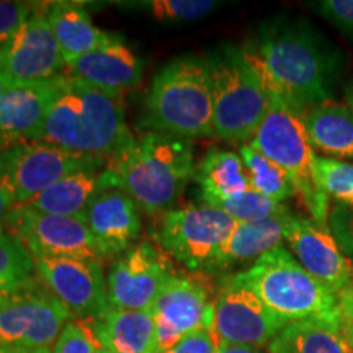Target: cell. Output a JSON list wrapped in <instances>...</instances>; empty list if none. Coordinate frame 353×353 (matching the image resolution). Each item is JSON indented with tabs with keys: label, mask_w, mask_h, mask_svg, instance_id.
<instances>
[{
	"label": "cell",
	"mask_w": 353,
	"mask_h": 353,
	"mask_svg": "<svg viewBox=\"0 0 353 353\" xmlns=\"http://www.w3.org/2000/svg\"><path fill=\"white\" fill-rule=\"evenodd\" d=\"M57 81L59 77L6 87L0 95V141L7 149L41 139Z\"/></svg>",
	"instance_id": "18"
},
{
	"label": "cell",
	"mask_w": 353,
	"mask_h": 353,
	"mask_svg": "<svg viewBox=\"0 0 353 353\" xmlns=\"http://www.w3.org/2000/svg\"><path fill=\"white\" fill-rule=\"evenodd\" d=\"M291 211L281 210L275 216L267 219L252 221V223H237L226 244L219 249L208 273H219L236 265L257 260L270 250L276 249L285 241L286 226L291 218Z\"/></svg>",
	"instance_id": "21"
},
{
	"label": "cell",
	"mask_w": 353,
	"mask_h": 353,
	"mask_svg": "<svg viewBox=\"0 0 353 353\" xmlns=\"http://www.w3.org/2000/svg\"><path fill=\"white\" fill-rule=\"evenodd\" d=\"M34 7L32 3L0 0V54L30 19Z\"/></svg>",
	"instance_id": "34"
},
{
	"label": "cell",
	"mask_w": 353,
	"mask_h": 353,
	"mask_svg": "<svg viewBox=\"0 0 353 353\" xmlns=\"http://www.w3.org/2000/svg\"><path fill=\"white\" fill-rule=\"evenodd\" d=\"M44 10L65 64L99 50L112 38V33L95 26L92 17L81 3L54 2L48 3Z\"/></svg>",
	"instance_id": "24"
},
{
	"label": "cell",
	"mask_w": 353,
	"mask_h": 353,
	"mask_svg": "<svg viewBox=\"0 0 353 353\" xmlns=\"http://www.w3.org/2000/svg\"><path fill=\"white\" fill-rule=\"evenodd\" d=\"M285 241L304 270L334 293L339 294L353 285V263L343 255L329 228H322L303 216L291 214Z\"/></svg>",
	"instance_id": "17"
},
{
	"label": "cell",
	"mask_w": 353,
	"mask_h": 353,
	"mask_svg": "<svg viewBox=\"0 0 353 353\" xmlns=\"http://www.w3.org/2000/svg\"><path fill=\"white\" fill-rule=\"evenodd\" d=\"M39 283L33 255L19 239L8 232H0V299Z\"/></svg>",
	"instance_id": "28"
},
{
	"label": "cell",
	"mask_w": 353,
	"mask_h": 353,
	"mask_svg": "<svg viewBox=\"0 0 353 353\" xmlns=\"http://www.w3.org/2000/svg\"><path fill=\"white\" fill-rule=\"evenodd\" d=\"M312 149L335 161H353V112L345 103L329 100L303 114Z\"/></svg>",
	"instance_id": "25"
},
{
	"label": "cell",
	"mask_w": 353,
	"mask_h": 353,
	"mask_svg": "<svg viewBox=\"0 0 353 353\" xmlns=\"http://www.w3.org/2000/svg\"><path fill=\"white\" fill-rule=\"evenodd\" d=\"M218 6L219 3L214 0H148L139 3V7L154 20L164 23L198 21L214 12Z\"/></svg>",
	"instance_id": "31"
},
{
	"label": "cell",
	"mask_w": 353,
	"mask_h": 353,
	"mask_svg": "<svg viewBox=\"0 0 353 353\" xmlns=\"http://www.w3.org/2000/svg\"><path fill=\"white\" fill-rule=\"evenodd\" d=\"M145 128L183 139L210 138L213 95L205 56L185 54L156 74L144 99Z\"/></svg>",
	"instance_id": "4"
},
{
	"label": "cell",
	"mask_w": 353,
	"mask_h": 353,
	"mask_svg": "<svg viewBox=\"0 0 353 353\" xmlns=\"http://www.w3.org/2000/svg\"><path fill=\"white\" fill-rule=\"evenodd\" d=\"M195 169L192 141L156 131L134 138L107 162L112 187L128 193L149 214L172 210Z\"/></svg>",
	"instance_id": "3"
},
{
	"label": "cell",
	"mask_w": 353,
	"mask_h": 353,
	"mask_svg": "<svg viewBox=\"0 0 353 353\" xmlns=\"http://www.w3.org/2000/svg\"><path fill=\"white\" fill-rule=\"evenodd\" d=\"M6 232L19 239L33 257L100 260L99 245L83 221L41 213L30 206H13Z\"/></svg>",
	"instance_id": "10"
},
{
	"label": "cell",
	"mask_w": 353,
	"mask_h": 353,
	"mask_svg": "<svg viewBox=\"0 0 353 353\" xmlns=\"http://www.w3.org/2000/svg\"><path fill=\"white\" fill-rule=\"evenodd\" d=\"M156 322V353H164L187 335L213 329L214 299L201 278L175 273L151 307Z\"/></svg>",
	"instance_id": "11"
},
{
	"label": "cell",
	"mask_w": 353,
	"mask_h": 353,
	"mask_svg": "<svg viewBox=\"0 0 353 353\" xmlns=\"http://www.w3.org/2000/svg\"><path fill=\"white\" fill-rule=\"evenodd\" d=\"M0 353H51V348H25V347H0Z\"/></svg>",
	"instance_id": "41"
},
{
	"label": "cell",
	"mask_w": 353,
	"mask_h": 353,
	"mask_svg": "<svg viewBox=\"0 0 353 353\" xmlns=\"http://www.w3.org/2000/svg\"><path fill=\"white\" fill-rule=\"evenodd\" d=\"M239 156L244 162L250 188L259 195L276 203H283L296 195V188L288 174L249 143L241 144Z\"/></svg>",
	"instance_id": "29"
},
{
	"label": "cell",
	"mask_w": 353,
	"mask_h": 353,
	"mask_svg": "<svg viewBox=\"0 0 353 353\" xmlns=\"http://www.w3.org/2000/svg\"><path fill=\"white\" fill-rule=\"evenodd\" d=\"M175 273L169 255L156 242H138L110 265L107 273L110 307L151 311L162 286Z\"/></svg>",
	"instance_id": "12"
},
{
	"label": "cell",
	"mask_w": 353,
	"mask_h": 353,
	"mask_svg": "<svg viewBox=\"0 0 353 353\" xmlns=\"http://www.w3.org/2000/svg\"><path fill=\"white\" fill-rule=\"evenodd\" d=\"M312 8L335 28L353 38V0H321L312 3Z\"/></svg>",
	"instance_id": "36"
},
{
	"label": "cell",
	"mask_w": 353,
	"mask_h": 353,
	"mask_svg": "<svg viewBox=\"0 0 353 353\" xmlns=\"http://www.w3.org/2000/svg\"><path fill=\"white\" fill-rule=\"evenodd\" d=\"M39 141L108 161L128 148L134 136L126 125L123 95L63 74Z\"/></svg>",
	"instance_id": "2"
},
{
	"label": "cell",
	"mask_w": 353,
	"mask_h": 353,
	"mask_svg": "<svg viewBox=\"0 0 353 353\" xmlns=\"http://www.w3.org/2000/svg\"><path fill=\"white\" fill-rule=\"evenodd\" d=\"M99 353H110V352H107V350H100Z\"/></svg>",
	"instance_id": "45"
},
{
	"label": "cell",
	"mask_w": 353,
	"mask_h": 353,
	"mask_svg": "<svg viewBox=\"0 0 353 353\" xmlns=\"http://www.w3.org/2000/svg\"><path fill=\"white\" fill-rule=\"evenodd\" d=\"M218 350V337L213 329H203L182 339L164 353H216Z\"/></svg>",
	"instance_id": "37"
},
{
	"label": "cell",
	"mask_w": 353,
	"mask_h": 353,
	"mask_svg": "<svg viewBox=\"0 0 353 353\" xmlns=\"http://www.w3.org/2000/svg\"><path fill=\"white\" fill-rule=\"evenodd\" d=\"M270 353H353L337 314L286 324L268 345Z\"/></svg>",
	"instance_id": "26"
},
{
	"label": "cell",
	"mask_w": 353,
	"mask_h": 353,
	"mask_svg": "<svg viewBox=\"0 0 353 353\" xmlns=\"http://www.w3.org/2000/svg\"><path fill=\"white\" fill-rule=\"evenodd\" d=\"M6 87H7V82H6V77H3L2 68H0V95L3 94V90H6Z\"/></svg>",
	"instance_id": "43"
},
{
	"label": "cell",
	"mask_w": 353,
	"mask_h": 353,
	"mask_svg": "<svg viewBox=\"0 0 353 353\" xmlns=\"http://www.w3.org/2000/svg\"><path fill=\"white\" fill-rule=\"evenodd\" d=\"M327 226L343 255L353 263V208L352 206H330Z\"/></svg>",
	"instance_id": "35"
},
{
	"label": "cell",
	"mask_w": 353,
	"mask_h": 353,
	"mask_svg": "<svg viewBox=\"0 0 353 353\" xmlns=\"http://www.w3.org/2000/svg\"><path fill=\"white\" fill-rule=\"evenodd\" d=\"M108 188L113 187L107 165L101 169L79 170L51 185L26 206L46 214L64 216L85 223L90 203L95 200L97 195Z\"/></svg>",
	"instance_id": "22"
},
{
	"label": "cell",
	"mask_w": 353,
	"mask_h": 353,
	"mask_svg": "<svg viewBox=\"0 0 353 353\" xmlns=\"http://www.w3.org/2000/svg\"><path fill=\"white\" fill-rule=\"evenodd\" d=\"M38 280L74 319H95L110 307L100 260L33 257Z\"/></svg>",
	"instance_id": "14"
},
{
	"label": "cell",
	"mask_w": 353,
	"mask_h": 353,
	"mask_svg": "<svg viewBox=\"0 0 353 353\" xmlns=\"http://www.w3.org/2000/svg\"><path fill=\"white\" fill-rule=\"evenodd\" d=\"M214 208L224 211L237 223H252V221L267 219L270 216H275L285 208V205L268 200V198L259 195L254 190H247L241 195L221 201Z\"/></svg>",
	"instance_id": "32"
},
{
	"label": "cell",
	"mask_w": 353,
	"mask_h": 353,
	"mask_svg": "<svg viewBox=\"0 0 353 353\" xmlns=\"http://www.w3.org/2000/svg\"><path fill=\"white\" fill-rule=\"evenodd\" d=\"M90 322L103 350L110 353H156V322L151 311L108 307Z\"/></svg>",
	"instance_id": "23"
},
{
	"label": "cell",
	"mask_w": 353,
	"mask_h": 353,
	"mask_svg": "<svg viewBox=\"0 0 353 353\" xmlns=\"http://www.w3.org/2000/svg\"><path fill=\"white\" fill-rule=\"evenodd\" d=\"M3 151H7V145L0 141V152H3Z\"/></svg>",
	"instance_id": "44"
},
{
	"label": "cell",
	"mask_w": 353,
	"mask_h": 353,
	"mask_svg": "<svg viewBox=\"0 0 353 353\" xmlns=\"http://www.w3.org/2000/svg\"><path fill=\"white\" fill-rule=\"evenodd\" d=\"M347 105L350 107V110L353 112V81L350 83V87H348V90H347Z\"/></svg>",
	"instance_id": "42"
},
{
	"label": "cell",
	"mask_w": 353,
	"mask_h": 353,
	"mask_svg": "<svg viewBox=\"0 0 353 353\" xmlns=\"http://www.w3.org/2000/svg\"><path fill=\"white\" fill-rule=\"evenodd\" d=\"M249 144L288 174L312 221L329 228L330 200L316 187L312 169L316 152L309 141L303 114L294 112L283 100L270 97L267 113Z\"/></svg>",
	"instance_id": "7"
},
{
	"label": "cell",
	"mask_w": 353,
	"mask_h": 353,
	"mask_svg": "<svg viewBox=\"0 0 353 353\" xmlns=\"http://www.w3.org/2000/svg\"><path fill=\"white\" fill-rule=\"evenodd\" d=\"M0 68L7 85L51 81L63 76L65 61L44 7H34L30 19L0 54Z\"/></svg>",
	"instance_id": "16"
},
{
	"label": "cell",
	"mask_w": 353,
	"mask_h": 353,
	"mask_svg": "<svg viewBox=\"0 0 353 353\" xmlns=\"http://www.w3.org/2000/svg\"><path fill=\"white\" fill-rule=\"evenodd\" d=\"M285 325L237 275L224 278L214 298L213 330L219 341L268 347Z\"/></svg>",
	"instance_id": "15"
},
{
	"label": "cell",
	"mask_w": 353,
	"mask_h": 353,
	"mask_svg": "<svg viewBox=\"0 0 353 353\" xmlns=\"http://www.w3.org/2000/svg\"><path fill=\"white\" fill-rule=\"evenodd\" d=\"M64 74L92 87L123 95L143 82L144 63L121 37L112 34L110 41L99 50L65 64Z\"/></svg>",
	"instance_id": "20"
},
{
	"label": "cell",
	"mask_w": 353,
	"mask_h": 353,
	"mask_svg": "<svg viewBox=\"0 0 353 353\" xmlns=\"http://www.w3.org/2000/svg\"><path fill=\"white\" fill-rule=\"evenodd\" d=\"M216 353H263L257 347L250 345H237V343H229L218 339V350Z\"/></svg>",
	"instance_id": "39"
},
{
	"label": "cell",
	"mask_w": 353,
	"mask_h": 353,
	"mask_svg": "<svg viewBox=\"0 0 353 353\" xmlns=\"http://www.w3.org/2000/svg\"><path fill=\"white\" fill-rule=\"evenodd\" d=\"M156 244L192 273H208L237 221L214 206L188 205L156 214Z\"/></svg>",
	"instance_id": "8"
},
{
	"label": "cell",
	"mask_w": 353,
	"mask_h": 353,
	"mask_svg": "<svg viewBox=\"0 0 353 353\" xmlns=\"http://www.w3.org/2000/svg\"><path fill=\"white\" fill-rule=\"evenodd\" d=\"M337 322L343 337L353 348V285L337 294Z\"/></svg>",
	"instance_id": "38"
},
{
	"label": "cell",
	"mask_w": 353,
	"mask_h": 353,
	"mask_svg": "<svg viewBox=\"0 0 353 353\" xmlns=\"http://www.w3.org/2000/svg\"><path fill=\"white\" fill-rule=\"evenodd\" d=\"M193 180L200 188L203 203L210 206L252 190L239 154L223 149H210L205 154L196 164Z\"/></svg>",
	"instance_id": "27"
},
{
	"label": "cell",
	"mask_w": 353,
	"mask_h": 353,
	"mask_svg": "<svg viewBox=\"0 0 353 353\" xmlns=\"http://www.w3.org/2000/svg\"><path fill=\"white\" fill-rule=\"evenodd\" d=\"M100 350L103 347L97 339L90 319H70L56 339L51 353H99Z\"/></svg>",
	"instance_id": "33"
},
{
	"label": "cell",
	"mask_w": 353,
	"mask_h": 353,
	"mask_svg": "<svg viewBox=\"0 0 353 353\" xmlns=\"http://www.w3.org/2000/svg\"><path fill=\"white\" fill-rule=\"evenodd\" d=\"M69 311L39 283L0 299V347L52 348Z\"/></svg>",
	"instance_id": "13"
},
{
	"label": "cell",
	"mask_w": 353,
	"mask_h": 353,
	"mask_svg": "<svg viewBox=\"0 0 353 353\" xmlns=\"http://www.w3.org/2000/svg\"><path fill=\"white\" fill-rule=\"evenodd\" d=\"M236 275L286 324L337 314V293L304 270L283 245Z\"/></svg>",
	"instance_id": "6"
},
{
	"label": "cell",
	"mask_w": 353,
	"mask_h": 353,
	"mask_svg": "<svg viewBox=\"0 0 353 353\" xmlns=\"http://www.w3.org/2000/svg\"><path fill=\"white\" fill-rule=\"evenodd\" d=\"M206 57L213 95V132L226 143L252 139L270 103L262 79L236 44H219Z\"/></svg>",
	"instance_id": "5"
},
{
	"label": "cell",
	"mask_w": 353,
	"mask_h": 353,
	"mask_svg": "<svg viewBox=\"0 0 353 353\" xmlns=\"http://www.w3.org/2000/svg\"><path fill=\"white\" fill-rule=\"evenodd\" d=\"M314 182L321 193H324L335 205L353 208V162L335 159L314 157Z\"/></svg>",
	"instance_id": "30"
},
{
	"label": "cell",
	"mask_w": 353,
	"mask_h": 353,
	"mask_svg": "<svg viewBox=\"0 0 353 353\" xmlns=\"http://www.w3.org/2000/svg\"><path fill=\"white\" fill-rule=\"evenodd\" d=\"M13 206L15 205H13L12 198L8 196V193L0 185V232H6V218Z\"/></svg>",
	"instance_id": "40"
},
{
	"label": "cell",
	"mask_w": 353,
	"mask_h": 353,
	"mask_svg": "<svg viewBox=\"0 0 353 353\" xmlns=\"http://www.w3.org/2000/svg\"><path fill=\"white\" fill-rule=\"evenodd\" d=\"M85 224L103 259H117L138 244L143 232L139 206L118 188L103 190L87 210Z\"/></svg>",
	"instance_id": "19"
},
{
	"label": "cell",
	"mask_w": 353,
	"mask_h": 353,
	"mask_svg": "<svg viewBox=\"0 0 353 353\" xmlns=\"http://www.w3.org/2000/svg\"><path fill=\"white\" fill-rule=\"evenodd\" d=\"M107 159L65 151L44 141L17 144L0 152V185L13 205H28L33 198L64 176L85 169H101Z\"/></svg>",
	"instance_id": "9"
},
{
	"label": "cell",
	"mask_w": 353,
	"mask_h": 353,
	"mask_svg": "<svg viewBox=\"0 0 353 353\" xmlns=\"http://www.w3.org/2000/svg\"><path fill=\"white\" fill-rule=\"evenodd\" d=\"M242 50L268 95L283 100L299 114L332 100L339 56L309 25L268 21Z\"/></svg>",
	"instance_id": "1"
}]
</instances>
